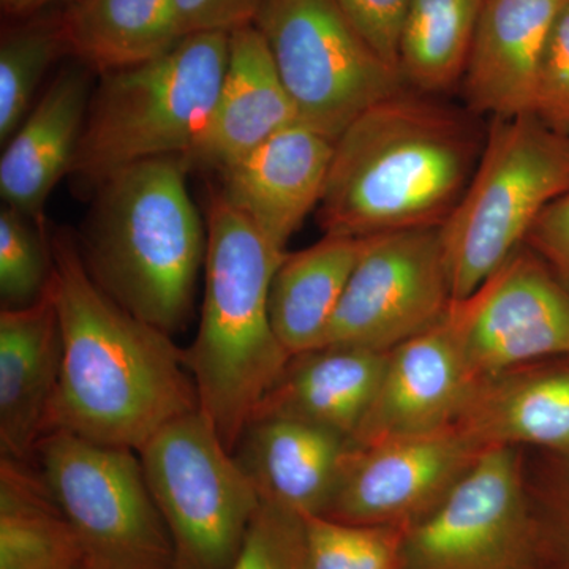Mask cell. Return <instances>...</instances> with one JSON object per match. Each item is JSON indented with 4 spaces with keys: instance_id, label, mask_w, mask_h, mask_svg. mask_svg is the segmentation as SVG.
Returning <instances> with one entry per match:
<instances>
[{
    "instance_id": "obj_24",
    "label": "cell",
    "mask_w": 569,
    "mask_h": 569,
    "mask_svg": "<svg viewBox=\"0 0 569 569\" xmlns=\"http://www.w3.org/2000/svg\"><path fill=\"white\" fill-rule=\"evenodd\" d=\"M361 247L362 239L325 234L317 244L284 254L272 277L269 313L291 356L320 348Z\"/></svg>"
},
{
    "instance_id": "obj_19",
    "label": "cell",
    "mask_w": 569,
    "mask_h": 569,
    "mask_svg": "<svg viewBox=\"0 0 569 569\" xmlns=\"http://www.w3.org/2000/svg\"><path fill=\"white\" fill-rule=\"evenodd\" d=\"M62 372V335L51 293L0 312V448L29 462L47 436Z\"/></svg>"
},
{
    "instance_id": "obj_18",
    "label": "cell",
    "mask_w": 569,
    "mask_h": 569,
    "mask_svg": "<svg viewBox=\"0 0 569 569\" xmlns=\"http://www.w3.org/2000/svg\"><path fill=\"white\" fill-rule=\"evenodd\" d=\"M565 0H486L462 86L478 114L515 118L533 112L539 63Z\"/></svg>"
},
{
    "instance_id": "obj_20",
    "label": "cell",
    "mask_w": 569,
    "mask_h": 569,
    "mask_svg": "<svg viewBox=\"0 0 569 569\" xmlns=\"http://www.w3.org/2000/svg\"><path fill=\"white\" fill-rule=\"evenodd\" d=\"M456 425L485 449L568 452L569 358L481 378Z\"/></svg>"
},
{
    "instance_id": "obj_27",
    "label": "cell",
    "mask_w": 569,
    "mask_h": 569,
    "mask_svg": "<svg viewBox=\"0 0 569 569\" xmlns=\"http://www.w3.org/2000/svg\"><path fill=\"white\" fill-rule=\"evenodd\" d=\"M66 52L61 20L29 22L3 32L0 43V142L3 146L31 112L44 74Z\"/></svg>"
},
{
    "instance_id": "obj_10",
    "label": "cell",
    "mask_w": 569,
    "mask_h": 569,
    "mask_svg": "<svg viewBox=\"0 0 569 569\" xmlns=\"http://www.w3.org/2000/svg\"><path fill=\"white\" fill-rule=\"evenodd\" d=\"M400 569H535L523 449L489 448L406 529Z\"/></svg>"
},
{
    "instance_id": "obj_26",
    "label": "cell",
    "mask_w": 569,
    "mask_h": 569,
    "mask_svg": "<svg viewBox=\"0 0 569 569\" xmlns=\"http://www.w3.org/2000/svg\"><path fill=\"white\" fill-rule=\"evenodd\" d=\"M486 0H411L399 69L408 88L449 91L463 71Z\"/></svg>"
},
{
    "instance_id": "obj_14",
    "label": "cell",
    "mask_w": 569,
    "mask_h": 569,
    "mask_svg": "<svg viewBox=\"0 0 569 569\" xmlns=\"http://www.w3.org/2000/svg\"><path fill=\"white\" fill-rule=\"evenodd\" d=\"M477 383L460 348L451 302L437 323L389 351L376 399L351 443L365 447L455 426Z\"/></svg>"
},
{
    "instance_id": "obj_29",
    "label": "cell",
    "mask_w": 569,
    "mask_h": 569,
    "mask_svg": "<svg viewBox=\"0 0 569 569\" xmlns=\"http://www.w3.org/2000/svg\"><path fill=\"white\" fill-rule=\"evenodd\" d=\"M54 257L47 222H36L10 206L0 211V301L26 309L50 293Z\"/></svg>"
},
{
    "instance_id": "obj_28",
    "label": "cell",
    "mask_w": 569,
    "mask_h": 569,
    "mask_svg": "<svg viewBox=\"0 0 569 569\" xmlns=\"http://www.w3.org/2000/svg\"><path fill=\"white\" fill-rule=\"evenodd\" d=\"M535 569H569V451L523 449Z\"/></svg>"
},
{
    "instance_id": "obj_35",
    "label": "cell",
    "mask_w": 569,
    "mask_h": 569,
    "mask_svg": "<svg viewBox=\"0 0 569 569\" xmlns=\"http://www.w3.org/2000/svg\"><path fill=\"white\" fill-rule=\"evenodd\" d=\"M186 36L227 32L253 24L261 0H174Z\"/></svg>"
},
{
    "instance_id": "obj_6",
    "label": "cell",
    "mask_w": 569,
    "mask_h": 569,
    "mask_svg": "<svg viewBox=\"0 0 569 569\" xmlns=\"http://www.w3.org/2000/svg\"><path fill=\"white\" fill-rule=\"evenodd\" d=\"M569 193V138L533 112L493 118L481 157L441 224L452 301L496 274L526 242L546 206Z\"/></svg>"
},
{
    "instance_id": "obj_2",
    "label": "cell",
    "mask_w": 569,
    "mask_h": 569,
    "mask_svg": "<svg viewBox=\"0 0 569 569\" xmlns=\"http://www.w3.org/2000/svg\"><path fill=\"white\" fill-rule=\"evenodd\" d=\"M485 141L460 112L396 93L336 140L318 223L325 234L370 236L441 227L477 170Z\"/></svg>"
},
{
    "instance_id": "obj_13",
    "label": "cell",
    "mask_w": 569,
    "mask_h": 569,
    "mask_svg": "<svg viewBox=\"0 0 569 569\" xmlns=\"http://www.w3.org/2000/svg\"><path fill=\"white\" fill-rule=\"evenodd\" d=\"M485 451L458 425L365 447L351 443L321 518L408 529L451 492Z\"/></svg>"
},
{
    "instance_id": "obj_11",
    "label": "cell",
    "mask_w": 569,
    "mask_h": 569,
    "mask_svg": "<svg viewBox=\"0 0 569 569\" xmlns=\"http://www.w3.org/2000/svg\"><path fill=\"white\" fill-rule=\"evenodd\" d=\"M451 302L441 227L362 238L361 253L320 348L387 353L437 323Z\"/></svg>"
},
{
    "instance_id": "obj_21",
    "label": "cell",
    "mask_w": 569,
    "mask_h": 569,
    "mask_svg": "<svg viewBox=\"0 0 569 569\" xmlns=\"http://www.w3.org/2000/svg\"><path fill=\"white\" fill-rule=\"evenodd\" d=\"M351 440L295 419H254L233 455L261 500L302 516H323L335 496Z\"/></svg>"
},
{
    "instance_id": "obj_32",
    "label": "cell",
    "mask_w": 569,
    "mask_h": 569,
    "mask_svg": "<svg viewBox=\"0 0 569 569\" xmlns=\"http://www.w3.org/2000/svg\"><path fill=\"white\" fill-rule=\"evenodd\" d=\"M549 129L569 138V0L550 26L539 63L535 110Z\"/></svg>"
},
{
    "instance_id": "obj_31",
    "label": "cell",
    "mask_w": 569,
    "mask_h": 569,
    "mask_svg": "<svg viewBox=\"0 0 569 569\" xmlns=\"http://www.w3.org/2000/svg\"><path fill=\"white\" fill-rule=\"evenodd\" d=\"M231 569H307L306 518L261 500Z\"/></svg>"
},
{
    "instance_id": "obj_4",
    "label": "cell",
    "mask_w": 569,
    "mask_h": 569,
    "mask_svg": "<svg viewBox=\"0 0 569 569\" xmlns=\"http://www.w3.org/2000/svg\"><path fill=\"white\" fill-rule=\"evenodd\" d=\"M200 328L186 350L198 406L224 447L234 451L261 400L293 358L269 313L272 277L287 252L213 189Z\"/></svg>"
},
{
    "instance_id": "obj_30",
    "label": "cell",
    "mask_w": 569,
    "mask_h": 569,
    "mask_svg": "<svg viewBox=\"0 0 569 569\" xmlns=\"http://www.w3.org/2000/svg\"><path fill=\"white\" fill-rule=\"evenodd\" d=\"M406 529L306 518L307 569H400Z\"/></svg>"
},
{
    "instance_id": "obj_25",
    "label": "cell",
    "mask_w": 569,
    "mask_h": 569,
    "mask_svg": "<svg viewBox=\"0 0 569 569\" xmlns=\"http://www.w3.org/2000/svg\"><path fill=\"white\" fill-rule=\"evenodd\" d=\"M0 569H89L40 471L10 458L0 460Z\"/></svg>"
},
{
    "instance_id": "obj_9",
    "label": "cell",
    "mask_w": 569,
    "mask_h": 569,
    "mask_svg": "<svg viewBox=\"0 0 569 569\" xmlns=\"http://www.w3.org/2000/svg\"><path fill=\"white\" fill-rule=\"evenodd\" d=\"M253 24L263 33L298 121L331 140L373 104L408 88L337 0H261Z\"/></svg>"
},
{
    "instance_id": "obj_5",
    "label": "cell",
    "mask_w": 569,
    "mask_h": 569,
    "mask_svg": "<svg viewBox=\"0 0 569 569\" xmlns=\"http://www.w3.org/2000/svg\"><path fill=\"white\" fill-rule=\"evenodd\" d=\"M230 33L197 32L152 61L100 74L71 174L96 189L116 171L159 157H187L211 119Z\"/></svg>"
},
{
    "instance_id": "obj_3",
    "label": "cell",
    "mask_w": 569,
    "mask_h": 569,
    "mask_svg": "<svg viewBox=\"0 0 569 569\" xmlns=\"http://www.w3.org/2000/svg\"><path fill=\"white\" fill-rule=\"evenodd\" d=\"M186 157L144 160L93 189L77 236L93 282L122 309L174 336L193 313L208 228L194 208Z\"/></svg>"
},
{
    "instance_id": "obj_33",
    "label": "cell",
    "mask_w": 569,
    "mask_h": 569,
    "mask_svg": "<svg viewBox=\"0 0 569 569\" xmlns=\"http://www.w3.org/2000/svg\"><path fill=\"white\" fill-rule=\"evenodd\" d=\"M369 47L399 70L400 40L411 0H337Z\"/></svg>"
},
{
    "instance_id": "obj_7",
    "label": "cell",
    "mask_w": 569,
    "mask_h": 569,
    "mask_svg": "<svg viewBox=\"0 0 569 569\" xmlns=\"http://www.w3.org/2000/svg\"><path fill=\"white\" fill-rule=\"evenodd\" d=\"M173 545V569H231L261 497L203 411L160 429L140 451Z\"/></svg>"
},
{
    "instance_id": "obj_16",
    "label": "cell",
    "mask_w": 569,
    "mask_h": 569,
    "mask_svg": "<svg viewBox=\"0 0 569 569\" xmlns=\"http://www.w3.org/2000/svg\"><path fill=\"white\" fill-rule=\"evenodd\" d=\"M296 122L263 33L254 24L236 29L216 107L187 163L220 173Z\"/></svg>"
},
{
    "instance_id": "obj_22",
    "label": "cell",
    "mask_w": 569,
    "mask_h": 569,
    "mask_svg": "<svg viewBox=\"0 0 569 569\" xmlns=\"http://www.w3.org/2000/svg\"><path fill=\"white\" fill-rule=\"evenodd\" d=\"M388 355L351 347L296 355L261 400L252 421L295 419L353 440L376 399Z\"/></svg>"
},
{
    "instance_id": "obj_15",
    "label": "cell",
    "mask_w": 569,
    "mask_h": 569,
    "mask_svg": "<svg viewBox=\"0 0 569 569\" xmlns=\"http://www.w3.org/2000/svg\"><path fill=\"white\" fill-rule=\"evenodd\" d=\"M336 141L291 123L220 171L224 200L280 252L323 198Z\"/></svg>"
},
{
    "instance_id": "obj_1",
    "label": "cell",
    "mask_w": 569,
    "mask_h": 569,
    "mask_svg": "<svg viewBox=\"0 0 569 569\" xmlns=\"http://www.w3.org/2000/svg\"><path fill=\"white\" fill-rule=\"evenodd\" d=\"M51 246L62 372L48 432L138 452L164 426L200 408L186 350L93 282L71 231L52 233Z\"/></svg>"
},
{
    "instance_id": "obj_17",
    "label": "cell",
    "mask_w": 569,
    "mask_h": 569,
    "mask_svg": "<svg viewBox=\"0 0 569 569\" xmlns=\"http://www.w3.org/2000/svg\"><path fill=\"white\" fill-rule=\"evenodd\" d=\"M91 74L82 63L59 71L3 146L0 193L6 206L36 222H47L48 198L73 170L91 104Z\"/></svg>"
},
{
    "instance_id": "obj_36",
    "label": "cell",
    "mask_w": 569,
    "mask_h": 569,
    "mask_svg": "<svg viewBox=\"0 0 569 569\" xmlns=\"http://www.w3.org/2000/svg\"><path fill=\"white\" fill-rule=\"evenodd\" d=\"M56 2H74V0H0V7L9 17H31L36 11Z\"/></svg>"
},
{
    "instance_id": "obj_12",
    "label": "cell",
    "mask_w": 569,
    "mask_h": 569,
    "mask_svg": "<svg viewBox=\"0 0 569 569\" xmlns=\"http://www.w3.org/2000/svg\"><path fill=\"white\" fill-rule=\"evenodd\" d=\"M475 380L512 367L569 358V291L522 244L473 295L452 301Z\"/></svg>"
},
{
    "instance_id": "obj_23",
    "label": "cell",
    "mask_w": 569,
    "mask_h": 569,
    "mask_svg": "<svg viewBox=\"0 0 569 569\" xmlns=\"http://www.w3.org/2000/svg\"><path fill=\"white\" fill-rule=\"evenodd\" d=\"M61 29L67 52L99 77L152 61L186 37L174 0H74Z\"/></svg>"
},
{
    "instance_id": "obj_8",
    "label": "cell",
    "mask_w": 569,
    "mask_h": 569,
    "mask_svg": "<svg viewBox=\"0 0 569 569\" xmlns=\"http://www.w3.org/2000/svg\"><path fill=\"white\" fill-rule=\"evenodd\" d=\"M33 456L89 569H173L170 533L137 451L52 430Z\"/></svg>"
},
{
    "instance_id": "obj_34",
    "label": "cell",
    "mask_w": 569,
    "mask_h": 569,
    "mask_svg": "<svg viewBox=\"0 0 569 569\" xmlns=\"http://www.w3.org/2000/svg\"><path fill=\"white\" fill-rule=\"evenodd\" d=\"M569 291V193L539 213L523 242Z\"/></svg>"
}]
</instances>
